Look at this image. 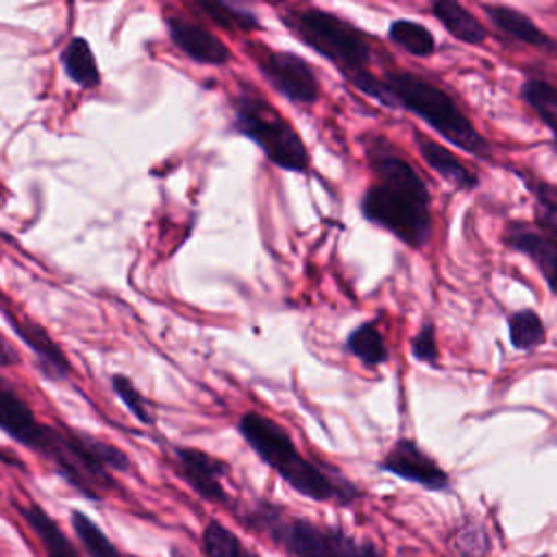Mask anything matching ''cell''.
I'll list each match as a JSON object with an SVG mask.
<instances>
[{
  "label": "cell",
  "instance_id": "2e32d148",
  "mask_svg": "<svg viewBox=\"0 0 557 557\" xmlns=\"http://www.w3.org/2000/svg\"><path fill=\"white\" fill-rule=\"evenodd\" d=\"M413 141L416 148L420 152V157L424 159V163L440 174L446 183H450L453 187L461 189V191H474L479 187V176L476 172H472L470 168H466L446 146L437 144L435 139L426 137L420 131H413Z\"/></svg>",
  "mask_w": 557,
  "mask_h": 557
},
{
  "label": "cell",
  "instance_id": "f1b7e54d",
  "mask_svg": "<svg viewBox=\"0 0 557 557\" xmlns=\"http://www.w3.org/2000/svg\"><path fill=\"white\" fill-rule=\"evenodd\" d=\"M411 357L416 361L429 363L431 368H437V363H440V348H437L435 326L431 322H422L418 333L411 337Z\"/></svg>",
  "mask_w": 557,
  "mask_h": 557
},
{
  "label": "cell",
  "instance_id": "d6986e66",
  "mask_svg": "<svg viewBox=\"0 0 557 557\" xmlns=\"http://www.w3.org/2000/svg\"><path fill=\"white\" fill-rule=\"evenodd\" d=\"M17 509L28 527L35 531V535L41 540L46 557H81L70 540L63 535L59 524L48 516V511H44L39 505H26Z\"/></svg>",
  "mask_w": 557,
  "mask_h": 557
},
{
  "label": "cell",
  "instance_id": "83f0119b",
  "mask_svg": "<svg viewBox=\"0 0 557 557\" xmlns=\"http://www.w3.org/2000/svg\"><path fill=\"white\" fill-rule=\"evenodd\" d=\"M111 387L115 392V396L124 403V407L141 422V424H152L154 416L148 407V400L141 396V392L135 387V383L122 374H113L111 376Z\"/></svg>",
  "mask_w": 557,
  "mask_h": 557
},
{
  "label": "cell",
  "instance_id": "1f68e13d",
  "mask_svg": "<svg viewBox=\"0 0 557 557\" xmlns=\"http://www.w3.org/2000/svg\"><path fill=\"white\" fill-rule=\"evenodd\" d=\"M344 557H383V555H381V550L372 542H357V540H352L348 550L344 553Z\"/></svg>",
  "mask_w": 557,
  "mask_h": 557
},
{
  "label": "cell",
  "instance_id": "ffe728a7",
  "mask_svg": "<svg viewBox=\"0 0 557 557\" xmlns=\"http://www.w3.org/2000/svg\"><path fill=\"white\" fill-rule=\"evenodd\" d=\"M346 350L357 357L363 366L368 368H374V366H381L389 359V352H387V346H385V339L376 326L374 320H368V322H361L357 324L348 337H346Z\"/></svg>",
  "mask_w": 557,
  "mask_h": 557
},
{
  "label": "cell",
  "instance_id": "8992f818",
  "mask_svg": "<svg viewBox=\"0 0 557 557\" xmlns=\"http://www.w3.org/2000/svg\"><path fill=\"white\" fill-rule=\"evenodd\" d=\"M233 128L257 144L276 168L287 172L309 168V150L302 137L261 94L244 89L233 100Z\"/></svg>",
  "mask_w": 557,
  "mask_h": 557
},
{
  "label": "cell",
  "instance_id": "ba28073f",
  "mask_svg": "<svg viewBox=\"0 0 557 557\" xmlns=\"http://www.w3.org/2000/svg\"><path fill=\"white\" fill-rule=\"evenodd\" d=\"M250 57L270 87L294 104H313L320 98V81L309 61L289 50L250 46Z\"/></svg>",
  "mask_w": 557,
  "mask_h": 557
},
{
  "label": "cell",
  "instance_id": "e0dca14e",
  "mask_svg": "<svg viewBox=\"0 0 557 557\" xmlns=\"http://www.w3.org/2000/svg\"><path fill=\"white\" fill-rule=\"evenodd\" d=\"M431 13L461 44L481 46L487 39V28L481 24V20L474 17V13H470L457 0H437V2H433Z\"/></svg>",
  "mask_w": 557,
  "mask_h": 557
},
{
  "label": "cell",
  "instance_id": "5b68a950",
  "mask_svg": "<svg viewBox=\"0 0 557 557\" xmlns=\"http://www.w3.org/2000/svg\"><path fill=\"white\" fill-rule=\"evenodd\" d=\"M283 22L305 46L331 61L348 83L370 72L372 46L368 33L342 15L309 7L289 11Z\"/></svg>",
  "mask_w": 557,
  "mask_h": 557
},
{
  "label": "cell",
  "instance_id": "5bb4252c",
  "mask_svg": "<svg viewBox=\"0 0 557 557\" xmlns=\"http://www.w3.org/2000/svg\"><path fill=\"white\" fill-rule=\"evenodd\" d=\"M44 426L46 424L37 422L28 400L22 398L9 385V381L0 376V431H4L17 444L37 450L44 435Z\"/></svg>",
  "mask_w": 557,
  "mask_h": 557
},
{
  "label": "cell",
  "instance_id": "ac0fdd59",
  "mask_svg": "<svg viewBox=\"0 0 557 557\" xmlns=\"http://www.w3.org/2000/svg\"><path fill=\"white\" fill-rule=\"evenodd\" d=\"M65 76L83 89H96L100 85V70L94 50L87 39L72 37L59 57Z\"/></svg>",
  "mask_w": 557,
  "mask_h": 557
},
{
  "label": "cell",
  "instance_id": "8fae6325",
  "mask_svg": "<svg viewBox=\"0 0 557 557\" xmlns=\"http://www.w3.org/2000/svg\"><path fill=\"white\" fill-rule=\"evenodd\" d=\"M165 26L172 44L191 61L205 65H224L231 61L228 46L218 35L207 30L202 24L189 22L178 15H170L165 17Z\"/></svg>",
  "mask_w": 557,
  "mask_h": 557
},
{
  "label": "cell",
  "instance_id": "836d02e7",
  "mask_svg": "<svg viewBox=\"0 0 557 557\" xmlns=\"http://www.w3.org/2000/svg\"><path fill=\"white\" fill-rule=\"evenodd\" d=\"M0 557H2V555H0Z\"/></svg>",
  "mask_w": 557,
  "mask_h": 557
},
{
  "label": "cell",
  "instance_id": "cb8c5ba5",
  "mask_svg": "<svg viewBox=\"0 0 557 557\" xmlns=\"http://www.w3.org/2000/svg\"><path fill=\"white\" fill-rule=\"evenodd\" d=\"M387 37L394 46H398L407 54L422 57V59L431 57L437 46L433 33L416 20H394L387 28Z\"/></svg>",
  "mask_w": 557,
  "mask_h": 557
},
{
  "label": "cell",
  "instance_id": "52a82bcc",
  "mask_svg": "<svg viewBox=\"0 0 557 557\" xmlns=\"http://www.w3.org/2000/svg\"><path fill=\"white\" fill-rule=\"evenodd\" d=\"M250 524L265 531V535L289 557H344L352 542V537L339 529L285 516L281 509L268 503L250 511Z\"/></svg>",
  "mask_w": 557,
  "mask_h": 557
},
{
  "label": "cell",
  "instance_id": "f546056e",
  "mask_svg": "<svg viewBox=\"0 0 557 557\" xmlns=\"http://www.w3.org/2000/svg\"><path fill=\"white\" fill-rule=\"evenodd\" d=\"M457 550L463 555V557H483V553L487 550V540H485V533L481 529H463L457 540Z\"/></svg>",
  "mask_w": 557,
  "mask_h": 557
},
{
  "label": "cell",
  "instance_id": "30bf717a",
  "mask_svg": "<svg viewBox=\"0 0 557 557\" xmlns=\"http://www.w3.org/2000/svg\"><path fill=\"white\" fill-rule=\"evenodd\" d=\"M178 476L205 500L209 503H228V494L222 485V479L228 474V463L189 446L174 448Z\"/></svg>",
  "mask_w": 557,
  "mask_h": 557
},
{
  "label": "cell",
  "instance_id": "7402d4cb",
  "mask_svg": "<svg viewBox=\"0 0 557 557\" xmlns=\"http://www.w3.org/2000/svg\"><path fill=\"white\" fill-rule=\"evenodd\" d=\"M509 342L516 350L531 352L546 342V324L535 309H516L507 315Z\"/></svg>",
  "mask_w": 557,
  "mask_h": 557
},
{
  "label": "cell",
  "instance_id": "4fadbf2b",
  "mask_svg": "<svg viewBox=\"0 0 557 557\" xmlns=\"http://www.w3.org/2000/svg\"><path fill=\"white\" fill-rule=\"evenodd\" d=\"M503 239L511 250L533 261V265L544 276L548 289L557 298V242L527 222H509Z\"/></svg>",
  "mask_w": 557,
  "mask_h": 557
},
{
  "label": "cell",
  "instance_id": "d4e9b609",
  "mask_svg": "<svg viewBox=\"0 0 557 557\" xmlns=\"http://www.w3.org/2000/svg\"><path fill=\"white\" fill-rule=\"evenodd\" d=\"M70 520H72V529H74L78 542L83 544V548L87 550L89 557H122L120 550L115 548V544L107 537V533L87 513L74 509Z\"/></svg>",
  "mask_w": 557,
  "mask_h": 557
},
{
  "label": "cell",
  "instance_id": "7c38bea8",
  "mask_svg": "<svg viewBox=\"0 0 557 557\" xmlns=\"http://www.w3.org/2000/svg\"><path fill=\"white\" fill-rule=\"evenodd\" d=\"M4 320L11 324L13 333L33 350L39 372L48 379V381H63L70 376L72 372V363L65 357V352L61 350V346L48 335L46 329H41L37 322L22 318L17 320L13 311H4Z\"/></svg>",
  "mask_w": 557,
  "mask_h": 557
},
{
  "label": "cell",
  "instance_id": "4316f807",
  "mask_svg": "<svg viewBox=\"0 0 557 557\" xmlns=\"http://www.w3.org/2000/svg\"><path fill=\"white\" fill-rule=\"evenodd\" d=\"M196 9L200 13H205L209 20H213L215 24L224 26V28H237V30H252L259 26V20L252 11L239 7V4H231V2H222V0H213V2H198Z\"/></svg>",
  "mask_w": 557,
  "mask_h": 557
},
{
  "label": "cell",
  "instance_id": "6da1fadb",
  "mask_svg": "<svg viewBox=\"0 0 557 557\" xmlns=\"http://www.w3.org/2000/svg\"><path fill=\"white\" fill-rule=\"evenodd\" d=\"M366 159L374 183L361 196V215L409 248H424L433 235L431 191L424 178L383 135L366 139Z\"/></svg>",
  "mask_w": 557,
  "mask_h": 557
},
{
  "label": "cell",
  "instance_id": "7a4b0ae2",
  "mask_svg": "<svg viewBox=\"0 0 557 557\" xmlns=\"http://www.w3.org/2000/svg\"><path fill=\"white\" fill-rule=\"evenodd\" d=\"M237 431L252 453H257V457L298 494L311 500H335L342 505H348L359 496L357 485L348 479L302 457L289 433L272 418L259 411H246L237 422Z\"/></svg>",
  "mask_w": 557,
  "mask_h": 557
},
{
  "label": "cell",
  "instance_id": "9c48e42d",
  "mask_svg": "<svg viewBox=\"0 0 557 557\" xmlns=\"http://www.w3.org/2000/svg\"><path fill=\"white\" fill-rule=\"evenodd\" d=\"M379 468L431 492H442L450 485L446 470L429 453H424L416 440L409 437L396 440L387 455L379 461Z\"/></svg>",
  "mask_w": 557,
  "mask_h": 557
},
{
  "label": "cell",
  "instance_id": "d6a6232c",
  "mask_svg": "<svg viewBox=\"0 0 557 557\" xmlns=\"http://www.w3.org/2000/svg\"><path fill=\"white\" fill-rule=\"evenodd\" d=\"M553 152H555V157H557V139H553Z\"/></svg>",
  "mask_w": 557,
  "mask_h": 557
},
{
  "label": "cell",
  "instance_id": "603a6c76",
  "mask_svg": "<svg viewBox=\"0 0 557 557\" xmlns=\"http://www.w3.org/2000/svg\"><path fill=\"white\" fill-rule=\"evenodd\" d=\"M518 176L533 196L537 231L557 242V187L542 178H531L527 172H518Z\"/></svg>",
  "mask_w": 557,
  "mask_h": 557
},
{
  "label": "cell",
  "instance_id": "484cf974",
  "mask_svg": "<svg viewBox=\"0 0 557 557\" xmlns=\"http://www.w3.org/2000/svg\"><path fill=\"white\" fill-rule=\"evenodd\" d=\"M202 550L205 557H257L228 527L218 520L207 522L202 531Z\"/></svg>",
  "mask_w": 557,
  "mask_h": 557
},
{
  "label": "cell",
  "instance_id": "277c9868",
  "mask_svg": "<svg viewBox=\"0 0 557 557\" xmlns=\"http://www.w3.org/2000/svg\"><path fill=\"white\" fill-rule=\"evenodd\" d=\"M37 453L54 463L59 474L87 498H102L100 494L115 485L109 470L126 472L131 466L117 446L54 424L44 426Z\"/></svg>",
  "mask_w": 557,
  "mask_h": 557
},
{
  "label": "cell",
  "instance_id": "4dcf8cb0",
  "mask_svg": "<svg viewBox=\"0 0 557 557\" xmlns=\"http://www.w3.org/2000/svg\"><path fill=\"white\" fill-rule=\"evenodd\" d=\"M20 363V352L17 348L0 333V368H11Z\"/></svg>",
  "mask_w": 557,
  "mask_h": 557
},
{
  "label": "cell",
  "instance_id": "44dd1931",
  "mask_svg": "<svg viewBox=\"0 0 557 557\" xmlns=\"http://www.w3.org/2000/svg\"><path fill=\"white\" fill-rule=\"evenodd\" d=\"M520 98L553 133V139H557V85L546 78H527L520 85Z\"/></svg>",
  "mask_w": 557,
  "mask_h": 557
},
{
  "label": "cell",
  "instance_id": "9a60e30c",
  "mask_svg": "<svg viewBox=\"0 0 557 557\" xmlns=\"http://www.w3.org/2000/svg\"><path fill=\"white\" fill-rule=\"evenodd\" d=\"M483 13L487 15L490 24L509 39L544 50L548 54H557V41L546 30H542L527 13L505 4H483Z\"/></svg>",
  "mask_w": 557,
  "mask_h": 557
},
{
  "label": "cell",
  "instance_id": "3957f363",
  "mask_svg": "<svg viewBox=\"0 0 557 557\" xmlns=\"http://www.w3.org/2000/svg\"><path fill=\"white\" fill-rule=\"evenodd\" d=\"M381 78L392 98V109H405L424 120L437 135L466 154L483 161L492 159L490 141L476 131L448 91L407 70H387Z\"/></svg>",
  "mask_w": 557,
  "mask_h": 557
}]
</instances>
